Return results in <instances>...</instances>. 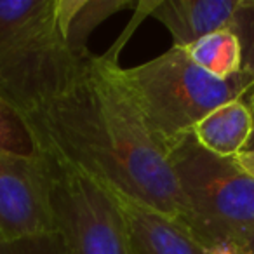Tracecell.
<instances>
[{
	"label": "cell",
	"instance_id": "10",
	"mask_svg": "<svg viewBox=\"0 0 254 254\" xmlns=\"http://www.w3.org/2000/svg\"><path fill=\"white\" fill-rule=\"evenodd\" d=\"M138 5L127 0H58V25L66 46L78 56L89 54L87 39L106 18Z\"/></svg>",
	"mask_w": 254,
	"mask_h": 254
},
{
	"label": "cell",
	"instance_id": "15",
	"mask_svg": "<svg viewBox=\"0 0 254 254\" xmlns=\"http://www.w3.org/2000/svg\"><path fill=\"white\" fill-rule=\"evenodd\" d=\"M235 162L246 171L247 174L254 178V152H240L239 155L233 157Z\"/></svg>",
	"mask_w": 254,
	"mask_h": 254
},
{
	"label": "cell",
	"instance_id": "14",
	"mask_svg": "<svg viewBox=\"0 0 254 254\" xmlns=\"http://www.w3.org/2000/svg\"><path fill=\"white\" fill-rule=\"evenodd\" d=\"M230 247L235 251V254H254V226L239 233Z\"/></svg>",
	"mask_w": 254,
	"mask_h": 254
},
{
	"label": "cell",
	"instance_id": "12",
	"mask_svg": "<svg viewBox=\"0 0 254 254\" xmlns=\"http://www.w3.org/2000/svg\"><path fill=\"white\" fill-rule=\"evenodd\" d=\"M228 28L242 47V70L254 75V0H240Z\"/></svg>",
	"mask_w": 254,
	"mask_h": 254
},
{
	"label": "cell",
	"instance_id": "16",
	"mask_svg": "<svg viewBox=\"0 0 254 254\" xmlns=\"http://www.w3.org/2000/svg\"><path fill=\"white\" fill-rule=\"evenodd\" d=\"M244 101V105L249 108V112H251V115H253V120H254V85L249 89V91L246 92V94L240 98Z\"/></svg>",
	"mask_w": 254,
	"mask_h": 254
},
{
	"label": "cell",
	"instance_id": "2",
	"mask_svg": "<svg viewBox=\"0 0 254 254\" xmlns=\"http://www.w3.org/2000/svg\"><path fill=\"white\" fill-rule=\"evenodd\" d=\"M120 78L155 145L167 153L191 134L198 120L254 85L247 71L218 78L198 68L181 47L132 68L120 66Z\"/></svg>",
	"mask_w": 254,
	"mask_h": 254
},
{
	"label": "cell",
	"instance_id": "11",
	"mask_svg": "<svg viewBox=\"0 0 254 254\" xmlns=\"http://www.w3.org/2000/svg\"><path fill=\"white\" fill-rule=\"evenodd\" d=\"M181 49L198 68L218 78H228L244 71L242 47L230 28L216 30Z\"/></svg>",
	"mask_w": 254,
	"mask_h": 254
},
{
	"label": "cell",
	"instance_id": "6",
	"mask_svg": "<svg viewBox=\"0 0 254 254\" xmlns=\"http://www.w3.org/2000/svg\"><path fill=\"white\" fill-rule=\"evenodd\" d=\"M56 232L47 160L0 146V242Z\"/></svg>",
	"mask_w": 254,
	"mask_h": 254
},
{
	"label": "cell",
	"instance_id": "5",
	"mask_svg": "<svg viewBox=\"0 0 254 254\" xmlns=\"http://www.w3.org/2000/svg\"><path fill=\"white\" fill-rule=\"evenodd\" d=\"M56 232L68 254H138L113 193L73 166L44 155Z\"/></svg>",
	"mask_w": 254,
	"mask_h": 254
},
{
	"label": "cell",
	"instance_id": "4",
	"mask_svg": "<svg viewBox=\"0 0 254 254\" xmlns=\"http://www.w3.org/2000/svg\"><path fill=\"white\" fill-rule=\"evenodd\" d=\"M167 160L187 204L183 225L202 246L230 247L239 233L254 226V178L235 159L212 155L190 134Z\"/></svg>",
	"mask_w": 254,
	"mask_h": 254
},
{
	"label": "cell",
	"instance_id": "1",
	"mask_svg": "<svg viewBox=\"0 0 254 254\" xmlns=\"http://www.w3.org/2000/svg\"><path fill=\"white\" fill-rule=\"evenodd\" d=\"M30 148L73 166L141 205L183 223L187 204L113 58L89 54L63 87L12 113Z\"/></svg>",
	"mask_w": 254,
	"mask_h": 254
},
{
	"label": "cell",
	"instance_id": "17",
	"mask_svg": "<svg viewBox=\"0 0 254 254\" xmlns=\"http://www.w3.org/2000/svg\"><path fill=\"white\" fill-rule=\"evenodd\" d=\"M9 115L12 117L11 110H9L7 106H5V103L2 101V98H0V124L4 122V120H5V117H9Z\"/></svg>",
	"mask_w": 254,
	"mask_h": 254
},
{
	"label": "cell",
	"instance_id": "19",
	"mask_svg": "<svg viewBox=\"0 0 254 254\" xmlns=\"http://www.w3.org/2000/svg\"><path fill=\"white\" fill-rule=\"evenodd\" d=\"M244 152H254V131H253V134H251V139H249V143H247Z\"/></svg>",
	"mask_w": 254,
	"mask_h": 254
},
{
	"label": "cell",
	"instance_id": "8",
	"mask_svg": "<svg viewBox=\"0 0 254 254\" xmlns=\"http://www.w3.org/2000/svg\"><path fill=\"white\" fill-rule=\"evenodd\" d=\"M239 4L240 0H162L148 7L171 32L174 47H187L216 30L228 28Z\"/></svg>",
	"mask_w": 254,
	"mask_h": 254
},
{
	"label": "cell",
	"instance_id": "7",
	"mask_svg": "<svg viewBox=\"0 0 254 254\" xmlns=\"http://www.w3.org/2000/svg\"><path fill=\"white\" fill-rule=\"evenodd\" d=\"M113 197L122 209L138 254H212L181 221L122 195Z\"/></svg>",
	"mask_w": 254,
	"mask_h": 254
},
{
	"label": "cell",
	"instance_id": "3",
	"mask_svg": "<svg viewBox=\"0 0 254 254\" xmlns=\"http://www.w3.org/2000/svg\"><path fill=\"white\" fill-rule=\"evenodd\" d=\"M58 0H0V98L11 113L63 87L89 56L66 46Z\"/></svg>",
	"mask_w": 254,
	"mask_h": 254
},
{
	"label": "cell",
	"instance_id": "18",
	"mask_svg": "<svg viewBox=\"0 0 254 254\" xmlns=\"http://www.w3.org/2000/svg\"><path fill=\"white\" fill-rule=\"evenodd\" d=\"M212 254H235V251L232 247H218V249H212Z\"/></svg>",
	"mask_w": 254,
	"mask_h": 254
},
{
	"label": "cell",
	"instance_id": "13",
	"mask_svg": "<svg viewBox=\"0 0 254 254\" xmlns=\"http://www.w3.org/2000/svg\"><path fill=\"white\" fill-rule=\"evenodd\" d=\"M0 254H68L60 232L39 233L0 242Z\"/></svg>",
	"mask_w": 254,
	"mask_h": 254
},
{
	"label": "cell",
	"instance_id": "9",
	"mask_svg": "<svg viewBox=\"0 0 254 254\" xmlns=\"http://www.w3.org/2000/svg\"><path fill=\"white\" fill-rule=\"evenodd\" d=\"M254 131V120L242 99L218 106L198 120L191 136L204 150L221 159H233L244 152Z\"/></svg>",
	"mask_w": 254,
	"mask_h": 254
}]
</instances>
